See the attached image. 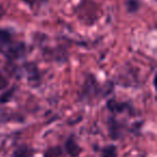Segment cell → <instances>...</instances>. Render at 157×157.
<instances>
[{
	"instance_id": "3",
	"label": "cell",
	"mask_w": 157,
	"mask_h": 157,
	"mask_svg": "<svg viewBox=\"0 0 157 157\" xmlns=\"http://www.w3.org/2000/svg\"><path fill=\"white\" fill-rule=\"evenodd\" d=\"M31 156V153L28 151H26V152H22V148H18L17 152L14 153L13 157H30Z\"/></svg>"
},
{
	"instance_id": "1",
	"label": "cell",
	"mask_w": 157,
	"mask_h": 157,
	"mask_svg": "<svg viewBox=\"0 0 157 157\" xmlns=\"http://www.w3.org/2000/svg\"><path fill=\"white\" fill-rule=\"evenodd\" d=\"M102 157H116V147L115 146H109L105 148L102 152Z\"/></svg>"
},
{
	"instance_id": "2",
	"label": "cell",
	"mask_w": 157,
	"mask_h": 157,
	"mask_svg": "<svg viewBox=\"0 0 157 157\" xmlns=\"http://www.w3.org/2000/svg\"><path fill=\"white\" fill-rule=\"evenodd\" d=\"M59 150L58 148H50L48 152L44 154V157H59Z\"/></svg>"
}]
</instances>
